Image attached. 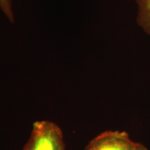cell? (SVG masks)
<instances>
[{
    "instance_id": "obj_1",
    "label": "cell",
    "mask_w": 150,
    "mask_h": 150,
    "mask_svg": "<svg viewBox=\"0 0 150 150\" xmlns=\"http://www.w3.org/2000/svg\"><path fill=\"white\" fill-rule=\"evenodd\" d=\"M23 150H65L63 132L52 122H35L31 136Z\"/></svg>"
},
{
    "instance_id": "obj_2",
    "label": "cell",
    "mask_w": 150,
    "mask_h": 150,
    "mask_svg": "<svg viewBox=\"0 0 150 150\" xmlns=\"http://www.w3.org/2000/svg\"><path fill=\"white\" fill-rule=\"evenodd\" d=\"M136 144L125 131H107L92 140L85 150H133Z\"/></svg>"
},
{
    "instance_id": "obj_3",
    "label": "cell",
    "mask_w": 150,
    "mask_h": 150,
    "mask_svg": "<svg viewBox=\"0 0 150 150\" xmlns=\"http://www.w3.org/2000/svg\"><path fill=\"white\" fill-rule=\"evenodd\" d=\"M138 6L137 22L150 35V0H136Z\"/></svg>"
},
{
    "instance_id": "obj_4",
    "label": "cell",
    "mask_w": 150,
    "mask_h": 150,
    "mask_svg": "<svg viewBox=\"0 0 150 150\" xmlns=\"http://www.w3.org/2000/svg\"><path fill=\"white\" fill-rule=\"evenodd\" d=\"M0 8L11 22L13 21V15L10 0H0Z\"/></svg>"
},
{
    "instance_id": "obj_5",
    "label": "cell",
    "mask_w": 150,
    "mask_h": 150,
    "mask_svg": "<svg viewBox=\"0 0 150 150\" xmlns=\"http://www.w3.org/2000/svg\"><path fill=\"white\" fill-rule=\"evenodd\" d=\"M133 150H148V149L145 147V146L142 145V144L137 143V142H136V145H135L134 149Z\"/></svg>"
}]
</instances>
